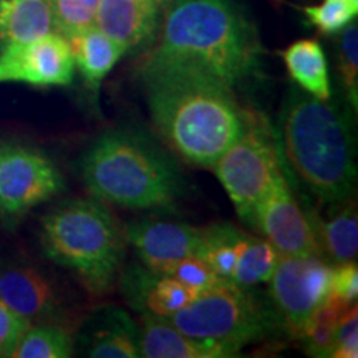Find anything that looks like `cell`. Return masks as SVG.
<instances>
[{
  "label": "cell",
  "instance_id": "1",
  "mask_svg": "<svg viewBox=\"0 0 358 358\" xmlns=\"http://www.w3.org/2000/svg\"><path fill=\"white\" fill-rule=\"evenodd\" d=\"M141 78L156 131L174 153L196 166L214 163L243 127L234 90L176 64L145 60Z\"/></svg>",
  "mask_w": 358,
  "mask_h": 358
},
{
  "label": "cell",
  "instance_id": "2",
  "mask_svg": "<svg viewBox=\"0 0 358 358\" xmlns=\"http://www.w3.org/2000/svg\"><path fill=\"white\" fill-rule=\"evenodd\" d=\"M262 55L256 25L232 0H174L145 60L189 66L234 90L261 77Z\"/></svg>",
  "mask_w": 358,
  "mask_h": 358
},
{
  "label": "cell",
  "instance_id": "3",
  "mask_svg": "<svg viewBox=\"0 0 358 358\" xmlns=\"http://www.w3.org/2000/svg\"><path fill=\"white\" fill-rule=\"evenodd\" d=\"M282 161L320 203L342 204L357 182L355 145L347 116L329 101L290 88L277 120Z\"/></svg>",
  "mask_w": 358,
  "mask_h": 358
},
{
  "label": "cell",
  "instance_id": "4",
  "mask_svg": "<svg viewBox=\"0 0 358 358\" xmlns=\"http://www.w3.org/2000/svg\"><path fill=\"white\" fill-rule=\"evenodd\" d=\"M82 178L95 199L134 211L173 209L182 194L176 163L133 129L101 134L83 155Z\"/></svg>",
  "mask_w": 358,
  "mask_h": 358
},
{
  "label": "cell",
  "instance_id": "5",
  "mask_svg": "<svg viewBox=\"0 0 358 358\" xmlns=\"http://www.w3.org/2000/svg\"><path fill=\"white\" fill-rule=\"evenodd\" d=\"M43 252L95 295L108 294L123 266L127 236L98 199H73L42 219Z\"/></svg>",
  "mask_w": 358,
  "mask_h": 358
},
{
  "label": "cell",
  "instance_id": "6",
  "mask_svg": "<svg viewBox=\"0 0 358 358\" xmlns=\"http://www.w3.org/2000/svg\"><path fill=\"white\" fill-rule=\"evenodd\" d=\"M250 289L221 280L199 292L169 320L192 338L219 343L241 355L245 345L271 335L279 320Z\"/></svg>",
  "mask_w": 358,
  "mask_h": 358
},
{
  "label": "cell",
  "instance_id": "7",
  "mask_svg": "<svg viewBox=\"0 0 358 358\" xmlns=\"http://www.w3.org/2000/svg\"><path fill=\"white\" fill-rule=\"evenodd\" d=\"M213 169L237 214L252 226L259 206L284 171L275 131L266 116L244 110L239 134Z\"/></svg>",
  "mask_w": 358,
  "mask_h": 358
},
{
  "label": "cell",
  "instance_id": "8",
  "mask_svg": "<svg viewBox=\"0 0 358 358\" xmlns=\"http://www.w3.org/2000/svg\"><path fill=\"white\" fill-rule=\"evenodd\" d=\"M65 187L62 173L42 151L0 143V217L17 222Z\"/></svg>",
  "mask_w": 358,
  "mask_h": 358
},
{
  "label": "cell",
  "instance_id": "9",
  "mask_svg": "<svg viewBox=\"0 0 358 358\" xmlns=\"http://www.w3.org/2000/svg\"><path fill=\"white\" fill-rule=\"evenodd\" d=\"M332 266L317 256H280L272 272L271 295L277 319L301 340L308 322L329 299Z\"/></svg>",
  "mask_w": 358,
  "mask_h": 358
},
{
  "label": "cell",
  "instance_id": "10",
  "mask_svg": "<svg viewBox=\"0 0 358 358\" xmlns=\"http://www.w3.org/2000/svg\"><path fill=\"white\" fill-rule=\"evenodd\" d=\"M75 64L69 40L52 32L30 42L7 45L0 50V83L32 87H69Z\"/></svg>",
  "mask_w": 358,
  "mask_h": 358
},
{
  "label": "cell",
  "instance_id": "11",
  "mask_svg": "<svg viewBox=\"0 0 358 358\" xmlns=\"http://www.w3.org/2000/svg\"><path fill=\"white\" fill-rule=\"evenodd\" d=\"M252 227L274 245L280 256L322 257L310 217L295 199L285 169L259 206Z\"/></svg>",
  "mask_w": 358,
  "mask_h": 358
},
{
  "label": "cell",
  "instance_id": "12",
  "mask_svg": "<svg viewBox=\"0 0 358 358\" xmlns=\"http://www.w3.org/2000/svg\"><path fill=\"white\" fill-rule=\"evenodd\" d=\"M206 227L168 219L146 217L129 222L124 236L143 266L168 274L187 256H198Z\"/></svg>",
  "mask_w": 358,
  "mask_h": 358
},
{
  "label": "cell",
  "instance_id": "13",
  "mask_svg": "<svg viewBox=\"0 0 358 358\" xmlns=\"http://www.w3.org/2000/svg\"><path fill=\"white\" fill-rule=\"evenodd\" d=\"M122 292L128 306L140 315L148 313L166 319L194 301L199 294L173 275L155 272L143 264H133L124 268Z\"/></svg>",
  "mask_w": 358,
  "mask_h": 358
},
{
  "label": "cell",
  "instance_id": "14",
  "mask_svg": "<svg viewBox=\"0 0 358 358\" xmlns=\"http://www.w3.org/2000/svg\"><path fill=\"white\" fill-rule=\"evenodd\" d=\"M156 0H100L95 27L108 35L123 53L146 47L159 25Z\"/></svg>",
  "mask_w": 358,
  "mask_h": 358
},
{
  "label": "cell",
  "instance_id": "15",
  "mask_svg": "<svg viewBox=\"0 0 358 358\" xmlns=\"http://www.w3.org/2000/svg\"><path fill=\"white\" fill-rule=\"evenodd\" d=\"M80 352L90 358L141 357L138 324L122 307L96 308L78 337Z\"/></svg>",
  "mask_w": 358,
  "mask_h": 358
},
{
  "label": "cell",
  "instance_id": "16",
  "mask_svg": "<svg viewBox=\"0 0 358 358\" xmlns=\"http://www.w3.org/2000/svg\"><path fill=\"white\" fill-rule=\"evenodd\" d=\"M0 299L30 324L55 319L60 310L50 280L37 268L22 264L0 267Z\"/></svg>",
  "mask_w": 358,
  "mask_h": 358
},
{
  "label": "cell",
  "instance_id": "17",
  "mask_svg": "<svg viewBox=\"0 0 358 358\" xmlns=\"http://www.w3.org/2000/svg\"><path fill=\"white\" fill-rule=\"evenodd\" d=\"M138 338L143 358H231L239 353L182 334L166 317L141 315Z\"/></svg>",
  "mask_w": 358,
  "mask_h": 358
},
{
  "label": "cell",
  "instance_id": "18",
  "mask_svg": "<svg viewBox=\"0 0 358 358\" xmlns=\"http://www.w3.org/2000/svg\"><path fill=\"white\" fill-rule=\"evenodd\" d=\"M66 40H69L75 69L82 73L87 88L96 95L103 80L124 55L123 50L95 25L71 35Z\"/></svg>",
  "mask_w": 358,
  "mask_h": 358
},
{
  "label": "cell",
  "instance_id": "19",
  "mask_svg": "<svg viewBox=\"0 0 358 358\" xmlns=\"http://www.w3.org/2000/svg\"><path fill=\"white\" fill-rule=\"evenodd\" d=\"M52 32L50 0H0V50Z\"/></svg>",
  "mask_w": 358,
  "mask_h": 358
},
{
  "label": "cell",
  "instance_id": "20",
  "mask_svg": "<svg viewBox=\"0 0 358 358\" xmlns=\"http://www.w3.org/2000/svg\"><path fill=\"white\" fill-rule=\"evenodd\" d=\"M280 55L287 66L290 78L297 83L299 88L317 100H330L332 88H330L329 64L319 40H297L282 50Z\"/></svg>",
  "mask_w": 358,
  "mask_h": 358
},
{
  "label": "cell",
  "instance_id": "21",
  "mask_svg": "<svg viewBox=\"0 0 358 358\" xmlns=\"http://www.w3.org/2000/svg\"><path fill=\"white\" fill-rule=\"evenodd\" d=\"M345 206L334 213L327 221L319 214L307 211L322 257L334 264L355 261L358 252V217L357 206L345 201Z\"/></svg>",
  "mask_w": 358,
  "mask_h": 358
},
{
  "label": "cell",
  "instance_id": "22",
  "mask_svg": "<svg viewBox=\"0 0 358 358\" xmlns=\"http://www.w3.org/2000/svg\"><path fill=\"white\" fill-rule=\"evenodd\" d=\"M280 254L266 237L243 234L239 244V261L231 282L243 287H254L271 279Z\"/></svg>",
  "mask_w": 358,
  "mask_h": 358
},
{
  "label": "cell",
  "instance_id": "23",
  "mask_svg": "<svg viewBox=\"0 0 358 358\" xmlns=\"http://www.w3.org/2000/svg\"><path fill=\"white\" fill-rule=\"evenodd\" d=\"M243 234L229 224L206 227L198 256L209 264L219 279L232 280L234 277Z\"/></svg>",
  "mask_w": 358,
  "mask_h": 358
},
{
  "label": "cell",
  "instance_id": "24",
  "mask_svg": "<svg viewBox=\"0 0 358 358\" xmlns=\"http://www.w3.org/2000/svg\"><path fill=\"white\" fill-rule=\"evenodd\" d=\"M73 352V338L60 327L29 325L13 347L10 358H69Z\"/></svg>",
  "mask_w": 358,
  "mask_h": 358
},
{
  "label": "cell",
  "instance_id": "25",
  "mask_svg": "<svg viewBox=\"0 0 358 358\" xmlns=\"http://www.w3.org/2000/svg\"><path fill=\"white\" fill-rule=\"evenodd\" d=\"M350 307L329 297L317 308L310 322H308L306 334L301 338L308 355L330 358L338 320L343 315V312Z\"/></svg>",
  "mask_w": 358,
  "mask_h": 358
},
{
  "label": "cell",
  "instance_id": "26",
  "mask_svg": "<svg viewBox=\"0 0 358 358\" xmlns=\"http://www.w3.org/2000/svg\"><path fill=\"white\" fill-rule=\"evenodd\" d=\"M98 3L100 0H50L55 32L69 38L95 25Z\"/></svg>",
  "mask_w": 358,
  "mask_h": 358
},
{
  "label": "cell",
  "instance_id": "27",
  "mask_svg": "<svg viewBox=\"0 0 358 358\" xmlns=\"http://www.w3.org/2000/svg\"><path fill=\"white\" fill-rule=\"evenodd\" d=\"M340 80L343 83L348 101L357 111L358 106V25L350 22L340 32L337 42Z\"/></svg>",
  "mask_w": 358,
  "mask_h": 358
},
{
  "label": "cell",
  "instance_id": "28",
  "mask_svg": "<svg viewBox=\"0 0 358 358\" xmlns=\"http://www.w3.org/2000/svg\"><path fill=\"white\" fill-rule=\"evenodd\" d=\"M307 20L324 35L342 32L350 22L355 20L358 7L350 0H322L319 6L302 8Z\"/></svg>",
  "mask_w": 358,
  "mask_h": 358
},
{
  "label": "cell",
  "instance_id": "29",
  "mask_svg": "<svg viewBox=\"0 0 358 358\" xmlns=\"http://www.w3.org/2000/svg\"><path fill=\"white\" fill-rule=\"evenodd\" d=\"M169 275L187 285V287L203 292V290L213 287L221 282L216 272L209 267V264L203 261L199 256H187L181 259L176 266L171 268Z\"/></svg>",
  "mask_w": 358,
  "mask_h": 358
},
{
  "label": "cell",
  "instance_id": "30",
  "mask_svg": "<svg viewBox=\"0 0 358 358\" xmlns=\"http://www.w3.org/2000/svg\"><path fill=\"white\" fill-rule=\"evenodd\" d=\"M358 357V313L357 306L347 308L340 317L335 332L330 358H357Z\"/></svg>",
  "mask_w": 358,
  "mask_h": 358
},
{
  "label": "cell",
  "instance_id": "31",
  "mask_svg": "<svg viewBox=\"0 0 358 358\" xmlns=\"http://www.w3.org/2000/svg\"><path fill=\"white\" fill-rule=\"evenodd\" d=\"M330 299L353 306L358 297V267L355 261L335 264L330 277Z\"/></svg>",
  "mask_w": 358,
  "mask_h": 358
},
{
  "label": "cell",
  "instance_id": "32",
  "mask_svg": "<svg viewBox=\"0 0 358 358\" xmlns=\"http://www.w3.org/2000/svg\"><path fill=\"white\" fill-rule=\"evenodd\" d=\"M29 320L13 312L6 302L0 299V358L12 355L13 347L19 342L20 335L29 329Z\"/></svg>",
  "mask_w": 358,
  "mask_h": 358
},
{
  "label": "cell",
  "instance_id": "33",
  "mask_svg": "<svg viewBox=\"0 0 358 358\" xmlns=\"http://www.w3.org/2000/svg\"><path fill=\"white\" fill-rule=\"evenodd\" d=\"M156 2H159V3H164V2H174V0H156Z\"/></svg>",
  "mask_w": 358,
  "mask_h": 358
},
{
  "label": "cell",
  "instance_id": "34",
  "mask_svg": "<svg viewBox=\"0 0 358 358\" xmlns=\"http://www.w3.org/2000/svg\"><path fill=\"white\" fill-rule=\"evenodd\" d=\"M350 2L353 3V6H357V7H358V0H350Z\"/></svg>",
  "mask_w": 358,
  "mask_h": 358
}]
</instances>
